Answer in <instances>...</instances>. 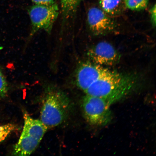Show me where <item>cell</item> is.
Wrapping results in <instances>:
<instances>
[{
  "mask_svg": "<svg viewBox=\"0 0 156 156\" xmlns=\"http://www.w3.org/2000/svg\"><path fill=\"white\" fill-rule=\"evenodd\" d=\"M135 78L110 71L84 92L102 98L111 106L132 92L136 84Z\"/></svg>",
  "mask_w": 156,
  "mask_h": 156,
  "instance_id": "obj_1",
  "label": "cell"
},
{
  "mask_svg": "<svg viewBox=\"0 0 156 156\" xmlns=\"http://www.w3.org/2000/svg\"><path fill=\"white\" fill-rule=\"evenodd\" d=\"M44 95L40 120L48 129L53 128L67 118L71 103L65 93L54 87H49Z\"/></svg>",
  "mask_w": 156,
  "mask_h": 156,
  "instance_id": "obj_2",
  "label": "cell"
},
{
  "mask_svg": "<svg viewBox=\"0 0 156 156\" xmlns=\"http://www.w3.org/2000/svg\"><path fill=\"white\" fill-rule=\"evenodd\" d=\"M24 126L22 133L13 149L12 155H30L38 147L48 129L41 121L26 112L24 114Z\"/></svg>",
  "mask_w": 156,
  "mask_h": 156,
  "instance_id": "obj_3",
  "label": "cell"
},
{
  "mask_svg": "<svg viewBox=\"0 0 156 156\" xmlns=\"http://www.w3.org/2000/svg\"><path fill=\"white\" fill-rule=\"evenodd\" d=\"M28 13L31 24L30 38L40 30H44L48 34L51 33L59 9L56 2L50 5L35 4L29 9Z\"/></svg>",
  "mask_w": 156,
  "mask_h": 156,
  "instance_id": "obj_4",
  "label": "cell"
},
{
  "mask_svg": "<svg viewBox=\"0 0 156 156\" xmlns=\"http://www.w3.org/2000/svg\"><path fill=\"white\" fill-rule=\"evenodd\" d=\"M110 106L104 99L86 94L82 102L85 119L95 126H105L110 122L112 119Z\"/></svg>",
  "mask_w": 156,
  "mask_h": 156,
  "instance_id": "obj_5",
  "label": "cell"
},
{
  "mask_svg": "<svg viewBox=\"0 0 156 156\" xmlns=\"http://www.w3.org/2000/svg\"><path fill=\"white\" fill-rule=\"evenodd\" d=\"M110 71L93 63L83 62L79 64L76 71V83L85 92L93 84Z\"/></svg>",
  "mask_w": 156,
  "mask_h": 156,
  "instance_id": "obj_6",
  "label": "cell"
},
{
  "mask_svg": "<svg viewBox=\"0 0 156 156\" xmlns=\"http://www.w3.org/2000/svg\"><path fill=\"white\" fill-rule=\"evenodd\" d=\"M87 22L90 30L97 36L113 32L116 27L115 23L110 16L95 7L91 8L88 11Z\"/></svg>",
  "mask_w": 156,
  "mask_h": 156,
  "instance_id": "obj_7",
  "label": "cell"
},
{
  "mask_svg": "<svg viewBox=\"0 0 156 156\" xmlns=\"http://www.w3.org/2000/svg\"><path fill=\"white\" fill-rule=\"evenodd\" d=\"M87 55L93 63L102 66L115 65L120 58L114 47L106 42H99L91 48Z\"/></svg>",
  "mask_w": 156,
  "mask_h": 156,
  "instance_id": "obj_8",
  "label": "cell"
},
{
  "mask_svg": "<svg viewBox=\"0 0 156 156\" xmlns=\"http://www.w3.org/2000/svg\"><path fill=\"white\" fill-rule=\"evenodd\" d=\"M101 9L110 16L120 14L126 7L124 0H100Z\"/></svg>",
  "mask_w": 156,
  "mask_h": 156,
  "instance_id": "obj_9",
  "label": "cell"
},
{
  "mask_svg": "<svg viewBox=\"0 0 156 156\" xmlns=\"http://www.w3.org/2000/svg\"><path fill=\"white\" fill-rule=\"evenodd\" d=\"M81 0H60L63 26L75 14Z\"/></svg>",
  "mask_w": 156,
  "mask_h": 156,
  "instance_id": "obj_10",
  "label": "cell"
},
{
  "mask_svg": "<svg viewBox=\"0 0 156 156\" xmlns=\"http://www.w3.org/2000/svg\"><path fill=\"white\" fill-rule=\"evenodd\" d=\"M149 0H124L127 8L133 11H141L145 9Z\"/></svg>",
  "mask_w": 156,
  "mask_h": 156,
  "instance_id": "obj_11",
  "label": "cell"
},
{
  "mask_svg": "<svg viewBox=\"0 0 156 156\" xmlns=\"http://www.w3.org/2000/svg\"><path fill=\"white\" fill-rule=\"evenodd\" d=\"M16 126L13 124L0 125V144L12 132L16 129Z\"/></svg>",
  "mask_w": 156,
  "mask_h": 156,
  "instance_id": "obj_12",
  "label": "cell"
},
{
  "mask_svg": "<svg viewBox=\"0 0 156 156\" xmlns=\"http://www.w3.org/2000/svg\"><path fill=\"white\" fill-rule=\"evenodd\" d=\"M8 87L4 75L0 68V98L5 97L8 92Z\"/></svg>",
  "mask_w": 156,
  "mask_h": 156,
  "instance_id": "obj_13",
  "label": "cell"
},
{
  "mask_svg": "<svg viewBox=\"0 0 156 156\" xmlns=\"http://www.w3.org/2000/svg\"><path fill=\"white\" fill-rule=\"evenodd\" d=\"M151 15V19L152 25L155 27L156 25V5H155L151 7L149 11Z\"/></svg>",
  "mask_w": 156,
  "mask_h": 156,
  "instance_id": "obj_14",
  "label": "cell"
},
{
  "mask_svg": "<svg viewBox=\"0 0 156 156\" xmlns=\"http://www.w3.org/2000/svg\"><path fill=\"white\" fill-rule=\"evenodd\" d=\"M36 5H50L55 2V0H31Z\"/></svg>",
  "mask_w": 156,
  "mask_h": 156,
  "instance_id": "obj_15",
  "label": "cell"
}]
</instances>
